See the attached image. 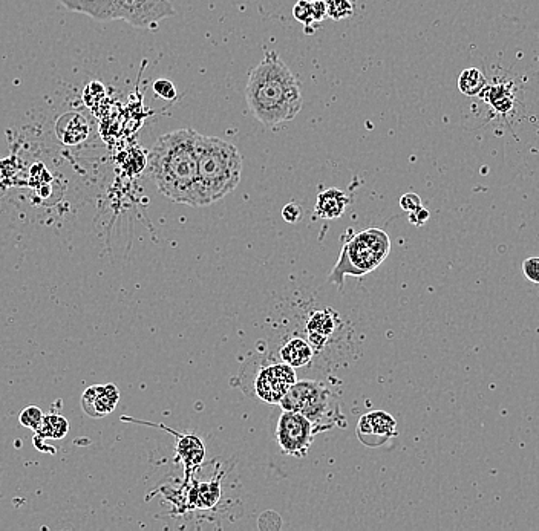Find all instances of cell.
Listing matches in <instances>:
<instances>
[{
    "label": "cell",
    "mask_w": 539,
    "mask_h": 531,
    "mask_svg": "<svg viewBox=\"0 0 539 531\" xmlns=\"http://www.w3.org/2000/svg\"><path fill=\"white\" fill-rule=\"evenodd\" d=\"M193 129L161 135L147 157V173L160 193L170 201L203 207L198 184V157Z\"/></svg>",
    "instance_id": "cell-1"
},
{
    "label": "cell",
    "mask_w": 539,
    "mask_h": 531,
    "mask_svg": "<svg viewBox=\"0 0 539 531\" xmlns=\"http://www.w3.org/2000/svg\"><path fill=\"white\" fill-rule=\"evenodd\" d=\"M245 100L256 120L276 128L298 117L304 106L301 80L278 53L267 51L250 71Z\"/></svg>",
    "instance_id": "cell-2"
},
{
    "label": "cell",
    "mask_w": 539,
    "mask_h": 531,
    "mask_svg": "<svg viewBox=\"0 0 539 531\" xmlns=\"http://www.w3.org/2000/svg\"><path fill=\"white\" fill-rule=\"evenodd\" d=\"M196 157L203 206L223 199L238 187L242 175V157L238 147L223 138L198 134Z\"/></svg>",
    "instance_id": "cell-3"
},
{
    "label": "cell",
    "mask_w": 539,
    "mask_h": 531,
    "mask_svg": "<svg viewBox=\"0 0 539 531\" xmlns=\"http://www.w3.org/2000/svg\"><path fill=\"white\" fill-rule=\"evenodd\" d=\"M66 10L86 14L98 22L123 20L135 28L155 30L164 19L175 16L170 0H60Z\"/></svg>",
    "instance_id": "cell-4"
},
{
    "label": "cell",
    "mask_w": 539,
    "mask_h": 531,
    "mask_svg": "<svg viewBox=\"0 0 539 531\" xmlns=\"http://www.w3.org/2000/svg\"><path fill=\"white\" fill-rule=\"evenodd\" d=\"M391 239L380 229L365 230L343 245L339 262L330 274V282L343 287L347 276H365L376 270L388 258Z\"/></svg>",
    "instance_id": "cell-5"
},
{
    "label": "cell",
    "mask_w": 539,
    "mask_h": 531,
    "mask_svg": "<svg viewBox=\"0 0 539 531\" xmlns=\"http://www.w3.org/2000/svg\"><path fill=\"white\" fill-rule=\"evenodd\" d=\"M330 400V392L319 383L296 382L279 404L284 411L298 412L316 424L330 411Z\"/></svg>",
    "instance_id": "cell-6"
},
{
    "label": "cell",
    "mask_w": 539,
    "mask_h": 531,
    "mask_svg": "<svg viewBox=\"0 0 539 531\" xmlns=\"http://www.w3.org/2000/svg\"><path fill=\"white\" fill-rule=\"evenodd\" d=\"M276 437L285 455L305 457L313 444L314 424L298 412L284 411L279 418Z\"/></svg>",
    "instance_id": "cell-7"
},
{
    "label": "cell",
    "mask_w": 539,
    "mask_h": 531,
    "mask_svg": "<svg viewBox=\"0 0 539 531\" xmlns=\"http://www.w3.org/2000/svg\"><path fill=\"white\" fill-rule=\"evenodd\" d=\"M296 382V372L287 363L268 366L256 377V394L267 403L279 404Z\"/></svg>",
    "instance_id": "cell-8"
},
{
    "label": "cell",
    "mask_w": 539,
    "mask_h": 531,
    "mask_svg": "<svg viewBox=\"0 0 539 531\" xmlns=\"http://www.w3.org/2000/svg\"><path fill=\"white\" fill-rule=\"evenodd\" d=\"M397 423L391 415L374 411L363 415L357 426V437L365 446L379 447L396 435Z\"/></svg>",
    "instance_id": "cell-9"
},
{
    "label": "cell",
    "mask_w": 539,
    "mask_h": 531,
    "mask_svg": "<svg viewBox=\"0 0 539 531\" xmlns=\"http://www.w3.org/2000/svg\"><path fill=\"white\" fill-rule=\"evenodd\" d=\"M120 400V391L117 386L103 385L91 386L83 392L82 408L89 417L102 418L111 414Z\"/></svg>",
    "instance_id": "cell-10"
},
{
    "label": "cell",
    "mask_w": 539,
    "mask_h": 531,
    "mask_svg": "<svg viewBox=\"0 0 539 531\" xmlns=\"http://www.w3.org/2000/svg\"><path fill=\"white\" fill-rule=\"evenodd\" d=\"M172 434L178 438L177 455L183 461L184 470H186V483H190L195 470L203 464L206 447L201 438L195 435H181L178 432H172Z\"/></svg>",
    "instance_id": "cell-11"
},
{
    "label": "cell",
    "mask_w": 539,
    "mask_h": 531,
    "mask_svg": "<svg viewBox=\"0 0 539 531\" xmlns=\"http://www.w3.org/2000/svg\"><path fill=\"white\" fill-rule=\"evenodd\" d=\"M336 330V320L330 310L317 311L308 320L307 333L311 348L321 349Z\"/></svg>",
    "instance_id": "cell-12"
},
{
    "label": "cell",
    "mask_w": 539,
    "mask_h": 531,
    "mask_svg": "<svg viewBox=\"0 0 539 531\" xmlns=\"http://www.w3.org/2000/svg\"><path fill=\"white\" fill-rule=\"evenodd\" d=\"M348 202L347 193L331 187L317 196L316 213L324 219L340 218L347 210Z\"/></svg>",
    "instance_id": "cell-13"
},
{
    "label": "cell",
    "mask_w": 539,
    "mask_h": 531,
    "mask_svg": "<svg viewBox=\"0 0 539 531\" xmlns=\"http://www.w3.org/2000/svg\"><path fill=\"white\" fill-rule=\"evenodd\" d=\"M281 357L291 368H302L313 359V348L302 339H291L282 346Z\"/></svg>",
    "instance_id": "cell-14"
},
{
    "label": "cell",
    "mask_w": 539,
    "mask_h": 531,
    "mask_svg": "<svg viewBox=\"0 0 539 531\" xmlns=\"http://www.w3.org/2000/svg\"><path fill=\"white\" fill-rule=\"evenodd\" d=\"M486 88V75L478 68L464 69L458 77V89H460L461 94L468 95V97L480 95Z\"/></svg>",
    "instance_id": "cell-15"
},
{
    "label": "cell",
    "mask_w": 539,
    "mask_h": 531,
    "mask_svg": "<svg viewBox=\"0 0 539 531\" xmlns=\"http://www.w3.org/2000/svg\"><path fill=\"white\" fill-rule=\"evenodd\" d=\"M192 502L196 509H212L221 496L219 489V479L210 484H201L192 492Z\"/></svg>",
    "instance_id": "cell-16"
},
{
    "label": "cell",
    "mask_w": 539,
    "mask_h": 531,
    "mask_svg": "<svg viewBox=\"0 0 539 531\" xmlns=\"http://www.w3.org/2000/svg\"><path fill=\"white\" fill-rule=\"evenodd\" d=\"M68 421L60 415H48L43 417L42 424L37 429L40 437L51 438V440H62L68 434Z\"/></svg>",
    "instance_id": "cell-17"
},
{
    "label": "cell",
    "mask_w": 539,
    "mask_h": 531,
    "mask_svg": "<svg viewBox=\"0 0 539 531\" xmlns=\"http://www.w3.org/2000/svg\"><path fill=\"white\" fill-rule=\"evenodd\" d=\"M327 2L328 19H350L354 14V5L351 0H325Z\"/></svg>",
    "instance_id": "cell-18"
},
{
    "label": "cell",
    "mask_w": 539,
    "mask_h": 531,
    "mask_svg": "<svg viewBox=\"0 0 539 531\" xmlns=\"http://www.w3.org/2000/svg\"><path fill=\"white\" fill-rule=\"evenodd\" d=\"M293 16L294 19L304 25L305 33H314V23L316 22H314L313 14H311L310 2H307V0H299L298 4L294 5Z\"/></svg>",
    "instance_id": "cell-19"
},
{
    "label": "cell",
    "mask_w": 539,
    "mask_h": 531,
    "mask_svg": "<svg viewBox=\"0 0 539 531\" xmlns=\"http://www.w3.org/2000/svg\"><path fill=\"white\" fill-rule=\"evenodd\" d=\"M43 414L37 406H30V408L23 409L20 412L19 421L22 426L28 427V429H33L37 431L40 424H42Z\"/></svg>",
    "instance_id": "cell-20"
},
{
    "label": "cell",
    "mask_w": 539,
    "mask_h": 531,
    "mask_svg": "<svg viewBox=\"0 0 539 531\" xmlns=\"http://www.w3.org/2000/svg\"><path fill=\"white\" fill-rule=\"evenodd\" d=\"M154 92L164 100H175L177 98V88L170 80L160 79L154 83Z\"/></svg>",
    "instance_id": "cell-21"
},
{
    "label": "cell",
    "mask_w": 539,
    "mask_h": 531,
    "mask_svg": "<svg viewBox=\"0 0 539 531\" xmlns=\"http://www.w3.org/2000/svg\"><path fill=\"white\" fill-rule=\"evenodd\" d=\"M523 274L533 284L539 285V258H529L523 262Z\"/></svg>",
    "instance_id": "cell-22"
},
{
    "label": "cell",
    "mask_w": 539,
    "mask_h": 531,
    "mask_svg": "<svg viewBox=\"0 0 539 531\" xmlns=\"http://www.w3.org/2000/svg\"><path fill=\"white\" fill-rule=\"evenodd\" d=\"M400 207H402L405 212H415V210H419L420 207H423L422 199H420L419 195H415V193H406V195H403L402 198H400Z\"/></svg>",
    "instance_id": "cell-23"
},
{
    "label": "cell",
    "mask_w": 539,
    "mask_h": 531,
    "mask_svg": "<svg viewBox=\"0 0 539 531\" xmlns=\"http://www.w3.org/2000/svg\"><path fill=\"white\" fill-rule=\"evenodd\" d=\"M282 218H284L285 221L290 222V224L298 222L299 219L302 218L301 206L294 204V202H290V204H287V206L282 209Z\"/></svg>",
    "instance_id": "cell-24"
},
{
    "label": "cell",
    "mask_w": 539,
    "mask_h": 531,
    "mask_svg": "<svg viewBox=\"0 0 539 531\" xmlns=\"http://www.w3.org/2000/svg\"><path fill=\"white\" fill-rule=\"evenodd\" d=\"M311 14H313L314 22H322L328 19L327 2L325 0H317L311 4Z\"/></svg>",
    "instance_id": "cell-25"
},
{
    "label": "cell",
    "mask_w": 539,
    "mask_h": 531,
    "mask_svg": "<svg viewBox=\"0 0 539 531\" xmlns=\"http://www.w3.org/2000/svg\"><path fill=\"white\" fill-rule=\"evenodd\" d=\"M429 219V212L425 207H420L419 210L409 213V221L414 225H423Z\"/></svg>",
    "instance_id": "cell-26"
},
{
    "label": "cell",
    "mask_w": 539,
    "mask_h": 531,
    "mask_svg": "<svg viewBox=\"0 0 539 531\" xmlns=\"http://www.w3.org/2000/svg\"><path fill=\"white\" fill-rule=\"evenodd\" d=\"M0 483H2V469H0ZM0 498H2V490H0Z\"/></svg>",
    "instance_id": "cell-27"
},
{
    "label": "cell",
    "mask_w": 539,
    "mask_h": 531,
    "mask_svg": "<svg viewBox=\"0 0 539 531\" xmlns=\"http://www.w3.org/2000/svg\"><path fill=\"white\" fill-rule=\"evenodd\" d=\"M307 2H310V4H313V2H317V0H307Z\"/></svg>",
    "instance_id": "cell-28"
}]
</instances>
